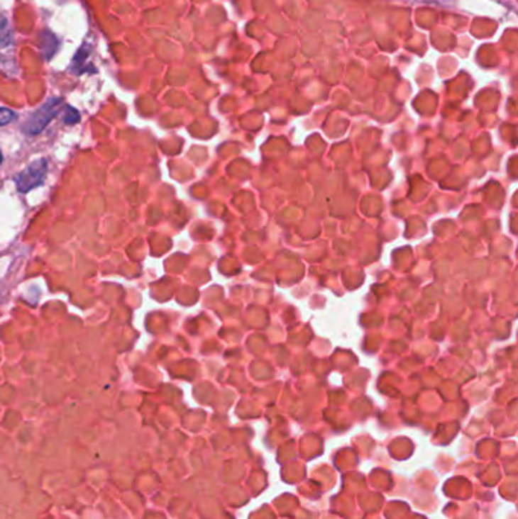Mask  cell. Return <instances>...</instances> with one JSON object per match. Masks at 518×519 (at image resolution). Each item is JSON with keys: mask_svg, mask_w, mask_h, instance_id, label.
I'll list each match as a JSON object with an SVG mask.
<instances>
[{"mask_svg": "<svg viewBox=\"0 0 518 519\" xmlns=\"http://www.w3.org/2000/svg\"><path fill=\"white\" fill-rule=\"evenodd\" d=\"M64 105V101L61 97H52L45 105H41L38 110L29 117V121L25 123V133L31 134V135H37L40 134L43 129H45L50 121H53L58 116V113L61 111V108Z\"/></svg>", "mask_w": 518, "mask_h": 519, "instance_id": "obj_1", "label": "cell"}, {"mask_svg": "<svg viewBox=\"0 0 518 519\" xmlns=\"http://www.w3.org/2000/svg\"><path fill=\"white\" fill-rule=\"evenodd\" d=\"M46 175H48V160L40 158L32 161L25 170H21L14 178V182L20 193H26L40 187L41 184L45 182Z\"/></svg>", "mask_w": 518, "mask_h": 519, "instance_id": "obj_2", "label": "cell"}, {"mask_svg": "<svg viewBox=\"0 0 518 519\" xmlns=\"http://www.w3.org/2000/svg\"><path fill=\"white\" fill-rule=\"evenodd\" d=\"M38 45H40V50H41L43 58H45V60H52L53 57H55V53L58 50L60 41H58V38L55 35L52 34V32L45 30L40 35V38H38Z\"/></svg>", "mask_w": 518, "mask_h": 519, "instance_id": "obj_3", "label": "cell"}, {"mask_svg": "<svg viewBox=\"0 0 518 519\" xmlns=\"http://www.w3.org/2000/svg\"><path fill=\"white\" fill-rule=\"evenodd\" d=\"M13 43V29H11L8 20L0 16V46H9Z\"/></svg>", "mask_w": 518, "mask_h": 519, "instance_id": "obj_4", "label": "cell"}, {"mask_svg": "<svg viewBox=\"0 0 518 519\" xmlns=\"http://www.w3.org/2000/svg\"><path fill=\"white\" fill-rule=\"evenodd\" d=\"M81 121V116L79 113L75 110L73 106H66V114H64V122L69 123V125H73V123H78Z\"/></svg>", "mask_w": 518, "mask_h": 519, "instance_id": "obj_5", "label": "cell"}, {"mask_svg": "<svg viewBox=\"0 0 518 519\" xmlns=\"http://www.w3.org/2000/svg\"><path fill=\"white\" fill-rule=\"evenodd\" d=\"M17 116L14 111L8 110V108H0V126H5L14 121Z\"/></svg>", "mask_w": 518, "mask_h": 519, "instance_id": "obj_6", "label": "cell"}, {"mask_svg": "<svg viewBox=\"0 0 518 519\" xmlns=\"http://www.w3.org/2000/svg\"><path fill=\"white\" fill-rule=\"evenodd\" d=\"M2 161H4V155H2V150H0V164H2Z\"/></svg>", "mask_w": 518, "mask_h": 519, "instance_id": "obj_7", "label": "cell"}]
</instances>
